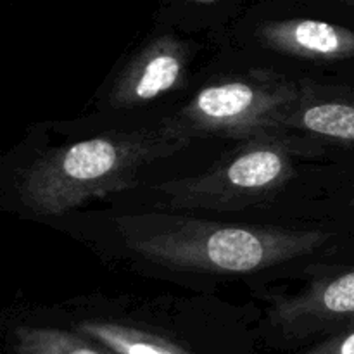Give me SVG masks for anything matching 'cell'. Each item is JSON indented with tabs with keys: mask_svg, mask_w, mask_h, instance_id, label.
<instances>
[{
	"mask_svg": "<svg viewBox=\"0 0 354 354\" xmlns=\"http://www.w3.org/2000/svg\"><path fill=\"white\" fill-rule=\"evenodd\" d=\"M78 330L116 354H190L169 339L114 322L85 320Z\"/></svg>",
	"mask_w": 354,
	"mask_h": 354,
	"instance_id": "9c48e42d",
	"label": "cell"
},
{
	"mask_svg": "<svg viewBox=\"0 0 354 354\" xmlns=\"http://www.w3.org/2000/svg\"><path fill=\"white\" fill-rule=\"evenodd\" d=\"M16 349L19 354H116L88 337L45 327H17Z\"/></svg>",
	"mask_w": 354,
	"mask_h": 354,
	"instance_id": "30bf717a",
	"label": "cell"
},
{
	"mask_svg": "<svg viewBox=\"0 0 354 354\" xmlns=\"http://www.w3.org/2000/svg\"><path fill=\"white\" fill-rule=\"evenodd\" d=\"M189 66V48L175 37L149 41L121 71L111 88L109 102L116 109L140 107L183 83Z\"/></svg>",
	"mask_w": 354,
	"mask_h": 354,
	"instance_id": "8992f818",
	"label": "cell"
},
{
	"mask_svg": "<svg viewBox=\"0 0 354 354\" xmlns=\"http://www.w3.org/2000/svg\"><path fill=\"white\" fill-rule=\"evenodd\" d=\"M273 327L287 339L335 334L354 325V268L320 277L308 289L273 304Z\"/></svg>",
	"mask_w": 354,
	"mask_h": 354,
	"instance_id": "5b68a950",
	"label": "cell"
},
{
	"mask_svg": "<svg viewBox=\"0 0 354 354\" xmlns=\"http://www.w3.org/2000/svg\"><path fill=\"white\" fill-rule=\"evenodd\" d=\"M128 251L180 272L239 275L294 261L324 248L332 235L308 228L230 225L168 214L118 220Z\"/></svg>",
	"mask_w": 354,
	"mask_h": 354,
	"instance_id": "7a4b0ae2",
	"label": "cell"
},
{
	"mask_svg": "<svg viewBox=\"0 0 354 354\" xmlns=\"http://www.w3.org/2000/svg\"><path fill=\"white\" fill-rule=\"evenodd\" d=\"M344 2H348V3H353V6H354V0H344Z\"/></svg>",
	"mask_w": 354,
	"mask_h": 354,
	"instance_id": "7c38bea8",
	"label": "cell"
},
{
	"mask_svg": "<svg viewBox=\"0 0 354 354\" xmlns=\"http://www.w3.org/2000/svg\"><path fill=\"white\" fill-rule=\"evenodd\" d=\"M263 44L279 54L313 61H344L354 57V31L339 24L308 17L263 23Z\"/></svg>",
	"mask_w": 354,
	"mask_h": 354,
	"instance_id": "ba28073f",
	"label": "cell"
},
{
	"mask_svg": "<svg viewBox=\"0 0 354 354\" xmlns=\"http://www.w3.org/2000/svg\"><path fill=\"white\" fill-rule=\"evenodd\" d=\"M190 142L159 124L48 149L16 166L2 162L0 207L35 218H61L86 201L131 189L142 169Z\"/></svg>",
	"mask_w": 354,
	"mask_h": 354,
	"instance_id": "6da1fadb",
	"label": "cell"
},
{
	"mask_svg": "<svg viewBox=\"0 0 354 354\" xmlns=\"http://www.w3.org/2000/svg\"><path fill=\"white\" fill-rule=\"evenodd\" d=\"M301 145L287 131H270L241 147L206 173L154 187L166 206L178 209L239 211L273 199L296 176Z\"/></svg>",
	"mask_w": 354,
	"mask_h": 354,
	"instance_id": "3957f363",
	"label": "cell"
},
{
	"mask_svg": "<svg viewBox=\"0 0 354 354\" xmlns=\"http://www.w3.org/2000/svg\"><path fill=\"white\" fill-rule=\"evenodd\" d=\"M299 83L266 71L203 86L161 124L180 137L248 138L279 131V116L297 99Z\"/></svg>",
	"mask_w": 354,
	"mask_h": 354,
	"instance_id": "277c9868",
	"label": "cell"
},
{
	"mask_svg": "<svg viewBox=\"0 0 354 354\" xmlns=\"http://www.w3.org/2000/svg\"><path fill=\"white\" fill-rule=\"evenodd\" d=\"M277 128L354 149V92L301 83L299 95L280 114Z\"/></svg>",
	"mask_w": 354,
	"mask_h": 354,
	"instance_id": "52a82bcc",
	"label": "cell"
},
{
	"mask_svg": "<svg viewBox=\"0 0 354 354\" xmlns=\"http://www.w3.org/2000/svg\"><path fill=\"white\" fill-rule=\"evenodd\" d=\"M303 354H354V325L330 334V337Z\"/></svg>",
	"mask_w": 354,
	"mask_h": 354,
	"instance_id": "8fae6325",
	"label": "cell"
}]
</instances>
